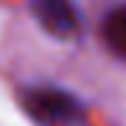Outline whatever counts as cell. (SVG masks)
I'll list each match as a JSON object with an SVG mask.
<instances>
[{
    "label": "cell",
    "instance_id": "6da1fadb",
    "mask_svg": "<svg viewBox=\"0 0 126 126\" xmlns=\"http://www.w3.org/2000/svg\"><path fill=\"white\" fill-rule=\"evenodd\" d=\"M21 106L39 124H72L82 118V103L62 88H26L21 93Z\"/></svg>",
    "mask_w": 126,
    "mask_h": 126
},
{
    "label": "cell",
    "instance_id": "7a4b0ae2",
    "mask_svg": "<svg viewBox=\"0 0 126 126\" xmlns=\"http://www.w3.org/2000/svg\"><path fill=\"white\" fill-rule=\"evenodd\" d=\"M33 18L54 39H72L77 33V10L72 0H28Z\"/></svg>",
    "mask_w": 126,
    "mask_h": 126
},
{
    "label": "cell",
    "instance_id": "3957f363",
    "mask_svg": "<svg viewBox=\"0 0 126 126\" xmlns=\"http://www.w3.org/2000/svg\"><path fill=\"white\" fill-rule=\"evenodd\" d=\"M100 33H103L106 47L116 57L126 59V5H116L103 16Z\"/></svg>",
    "mask_w": 126,
    "mask_h": 126
}]
</instances>
